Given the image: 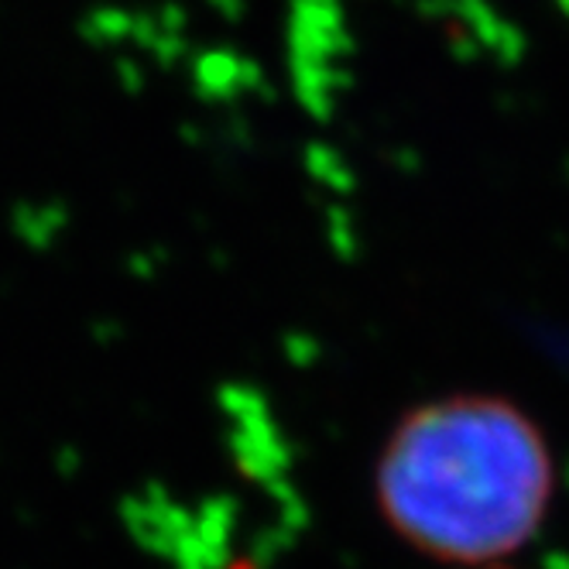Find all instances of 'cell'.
Listing matches in <instances>:
<instances>
[{
    "mask_svg": "<svg viewBox=\"0 0 569 569\" xmlns=\"http://www.w3.org/2000/svg\"><path fill=\"white\" fill-rule=\"evenodd\" d=\"M556 463L539 422L505 395L422 401L388 432L375 498L391 532L429 559L495 566L549 515Z\"/></svg>",
    "mask_w": 569,
    "mask_h": 569,
    "instance_id": "cell-1",
    "label": "cell"
}]
</instances>
